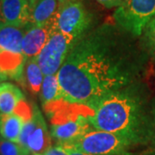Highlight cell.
<instances>
[{
	"instance_id": "obj_1",
	"label": "cell",
	"mask_w": 155,
	"mask_h": 155,
	"mask_svg": "<svg viewBox=\"0 0 155 155\" xmlns=\"http://www.w3.org/2000/svg\"><path fill=\"white\" fill-rule=\"evenodd\" d=\"M137 39L116 23L103 24L79 39L57 73L65 100L91 108L141 80L148 56Z\"/></svg>"
},
{
	"instance_id": "obj_2",
	"label": "cell",
	"mask_w": 155,
	"mask_h": 155,
	"mask_svg": "<svg viewBox=\"0 0 155 155\" xmlns=\"http://www.w3.org/2000/svg\"><path fill=\"white\" fill-rule=\"evenodd\" d=\"M91 127L128 139L134 147L150 144L155 130V97L141 80L106 95L91 107Z\"/></svg>"
},
{
	"instance_id": "obj_3",
	"label": "cell",
	"mask_w": 155,
	"mask_h": 155,
	"mask_svg": "<svg viewBox=\"0 0 155 155\" xmlns=\"http://www.w3.org/2000/svg\"><path fill=\"white\" fill-rule=\"evenodd\" d=\"M89 106L62 101L45 112L50 121V134L56 145L71 146L93 129L89 122L92 114Z\"/></svg>"
},
{
	"instance_id": "obj_4",
	"label": "cell",
	"mask_w": 155,
	"mask_h": 155,
	"mask_svg": "<svg viewBox=\"0 0 155 155\" xmlns=\"http://www.w3.org/2000/svg\"><path fill=\"white\" fill-rule=\"evenodd\" d=\"M67 147L90 155H128L134 147L133 143L122 135L95 128Z\"/></svg>"
},
{
	"instance_id": "obj_5",
	"label": "cell",
	"mask_w": 155,
	"mask_h": 155,
	"mask_svg": "<svg viewBox=\"0 0 155 155\" xmlns=\"http://www.w3.org/2000/svg\"><path fill=\"white\" fill-rule=\"evenodd\" d=\"M155 16V0H126L114 12L118 27L140 38L147 23Z\"/></svg>"
},
{
	"instance_id": "obj_6",
	"label": "cell",
	"mask_w": 155,
	"mask_h": 155,
	"mask_svg": "<svg viewBox=\"0 0 155 155\" xmlns=\"http://www.w3.org/2000/svg\"><path fill=\"white\" fill-rule=\"evenodd\" d=\"M92 17L81 2L74 0L60 6L56 15V28L78 41L91 30Z\"/></svg>"
},
{
	"instance_id": "obj_7",
	"label": "cell",
	"mask_w": 155,
	"mask_h": 155,
	"mask_svg": "<svg viewBox=\"0 0 155 155\" xmlns=\"http://www.w3.org/2000/svg\"><path fill=\"white\" fill-rule=\"evenodd\" d=\"M77 40L61 31H54L36 57L44 75L57 74L67 59Z\"/></svg>"
},
{
	"instance_id": "obj_8",
	"label": "cell",
	"mask_w": 155,
	"mask_h": 155,
	"mask_svg": "<svg viewBox=\"0 0 155 155\" xmlns=\"http://www.w3.org/2000/svg\"><path fill=\"white\" fill-rule=\"evenodd\" d=\"M33 116V107L24 100L11 114H0V136L4 139L19 142V137L24 123Z\"/></svg>"
},
{
	"instance_id": "obj_9",
	"label": "cell",
	"mask_w": 155,
	"mask_h": 155,
	"mask_svg": "<svg viewBox=\"0 0 155 155\" xmlns=\"http://www.w3.org/2000/svg\"><path fill=\"white\" fill-rule=\"evenodd\" d=\"M56 30V17L53 21L44 25L28 24L22 43V53L27 60L39 55L51 35Z\"/></svg>"
},
{
	"instance_id": "obj_10",
	"label": "cell",
	"mask_w": 155,
	"mask_h": 155,
	"mask_svg": "<svg viewBox=\"0 0 155 155\" xmlns=\"http://www.w3.org/2000/svg\"><path fill=\"white\" fill-rule=\"evenodd\" d=\"M32 8L28 0H0V24L27 26Z\"/></svg>"
},
{
	"instance_id": "obj_11",
	"label": "cell",
	"mask_w": 155,
	"mask_h": 155,
	"mask_svg": "<svg viewBox=\"0 0 155 155\" xmlns=\"http://www.w3.org/2000/svg\"><path fill=\"white\" fill-rule=\"evenodd\" d=\"M27 27L0 24V51L10 54H23L22 43Z\"/></svg>"
},
{
	"instance_id": "obj_12",
	"label": "cell",
	"mask_w": 155,
	"mask_h": 155,
	"mask_svg": "<svg viewBox=\"0 0 155 155\" xmlns=\"http://www.w3.org/2000/svg\"><path fill=\"white\" fill-rule=\"evenodd\" d=\"M40 97L45 112L65 100L57 74L45 75Z\"/></svg>"
},
{
	"instance_id": "obj_13",
	"label": "cell",
	"mask_w": 155,
	"mask_h": 155,
	"mask_svg": "<svg viewBox=\"0 0 155 155\" xmlns=\"http://www.w3.org/2000/svg\"><path fill=\"white\" fill-rule=\"evenodd\" d=\"M52 147V136L42 115L27 140L26 148L31 154H43Z\"/></svg>"
},
{
	"instance_id": "obj_14",
	"label": "cell",
	"mask_w": 155,
	"mask_h": 155,
	"mask_svg": "<svg viewBox=\"0 0 155 155\" xmlns=\"http://www.w3.org/2000/svg\"><path fill=\"white\" fill-rule=\"evenodd\" d=\"M25 97L20 88L11 82L0 83V114L14 112Z\"/></svg>"
},
{
	"instance_id": "obj_15",
	"label": "cell",
	"mask_w": 155,
	"mask_h": 155,
	"mask_svg": "<svg viewBox=\"0 0 155 155\" xmlns=\"http://www.w3.org/2000/svg\"><path fill=\"white\" fill-rule=\"evenodd\" d=\"M60 5L57 0H37L34 5L29 24L44 25L54 19Z\"/></svg>"
},
{
	"instance_id": "obj_16",
	"label": "cell",
	"mask_w": 155,
	"mask_h": 155,
	"mask_svg": "<svg viewBox=\"0 0 155 155\" xmlns=\"http://www.w3.org/2000/svg\"><path fill=\"white\" fill-rule=\"evenodd\" d=\"M44 76L36 57L28 59L24 67V82L27 84L28 91L33 95L40 93Z\"/></svg>"
},
{
	"instance_id": "obj_17",
	"label": "cell",
	"mask_w": 155,
	"mask_h": 155,
	"mask_svg": "<svg viewBox=\"0 0 155 155\" xmlns=\"http://www.w3.org/2000/svg\"><path fill=\"white\" fill-rule=\"evenodd\" d=\"M140 38L147 56L155 61V16L147 23Z\"/></svg>"
},
{
	"instance_id": "obj_18",
	"label": "cell",
	"mask_w": 155,
	"mask_h": 155,
	"mask_svg": "<svg viewBox=\"0 0 155 155\" xmlns=\"http://www.w3.org/2000/svg\"><path fill=\"white\" fill-rule=\"evenodd\" d=\"M28 152V149L19 143L8 140L0 136V155H23Z\"/></svg>"
},
{
	"instance_id": "obj_19",
	"label": "cell",
	"mask_w": 155,
	"mask_h": 155,
	"mask_svg": "<svg viewBox=\"0 0 155 155\" xmlns=\"http://www.w3.org/2000/svg\"><path fill=\"white\" fill-rule=\"evenodd\" d=\"M97 1L107 9L118 8L126 2V0H97Z\"/></svg>"
},
{
	"instance_id": "obj_20",
	"label": "cell",
	"mask_w": 155,
	"mask_h": 155,
	"mask_svg": "<svg viewBox=\"0 0 155 155\" xmlns=\"http://www.w3.org/2000/svg\"><path fill=\"white\" fill-rule=\"evenodd\" d=\"M42 155H67V153L62 146L55 145V146H52Z\"/></svg>"
},
{
	"instance_id": "obj_21",
	"label": "cell",
	"mask_w": 155,
	"mask_h": 155,
	"mask_svg": "<svg viewBox=\"0 0 155 155\" xmlns=\"http://www.w3.org/2000/svg\"><path fill=\"white\" fill-rule=\"evenodd\" d=\"M66 151H67V155H90V154H86V153H81L78 150L74 149L72 148L71 147H63Z\"/></svg>"
},
{
	"instance_id": "obj_22",
	"label": "cell",
	"mask_w": 155,
	"mask_h": 155,
	"mask_svg": "<svg viewBox=\"0 0 155 155\" xmlns=\"http://www.w3.org/2000/svg\"><path fill=\"white\" fill-rule=\"evenodd\" d=\"M150 144L152 145V147H154L155 148V130H154V133H153V137H152V139H151Z\"/></svg>"
},
{
	"instance_id": "obj_23",
	"label": "cell",
	"mask_w": 155,
	"mask_h": 155,
	"mask_svg": "<svg viewBox=\"0 0 155 155\" xmlns=\"http://www.w3.org/2000/svg\"><path fill=\"white\" fill-rule=\"evenodd\" d=\"M57 1H58L60 6H61L63 5H65V4H67L68 2H70V1H74V0H57Z\"/></svg>"
},
{
	"instance_id": "obj_24",
	"label": "cell",
	"mask_w": 155,
	"mask_h": 155,
	"mask_svg": "<svg viewBox=\"0 0 155 155\" xmlns=\"http://www.w3.org/2000/svg\"><path fill=\"white\" fill-rule=\"evenodd\" d=\"M6 79H7V78H6L5 76H3V75L0 73V83H2V82H5Z\"/></svg>"
},
{
	"instance_id": "obj_25",
	"label": "cell",
	"mask_w": 155,
	"mask_h": 155,
	"mask_svg": "<svg viewBox=\"0 0 155 155\" xmlns=\"http://www.w3.org/2000/svg\"><path fill=\"white\" fill-rule=\"evenodd\" d=\"M28 3H29V4L31 5V6L33 7L34 5L35 4V2H36L37 0H28Z\"/></svg>"
},
{
	"instance_id": "obj_26",
	"label": "cell",
	"mask_w": 155,
	"mask_h": 155,
	"mask_svg": "<svg viewBox=\"0 0 155 155\" xmlns=\"http://www.w3.org/2000/svg\"><path fill=\"white\" fill-rule=\"evenodd\" d=\"M30 153H29V152H28V153H25V154H23V155H30Z\"/></svg>"
},
{
	"instance_id": "obj_27",
	"label": "cell",
	"mask_w": 155,
	"mask_h": 155,
	"mask_svg": "<svg viewBox=\"0 0 155 155\" xmlns=\"http://www.w3.org/2000/svg\"><path fill=\"white\" fill-rule=\"evenodd\" d=\"M33 155H42V154H33Z\"/></svg>"
}]
</instances>
